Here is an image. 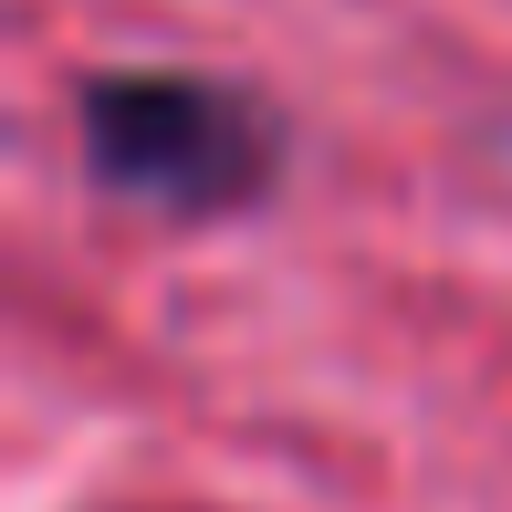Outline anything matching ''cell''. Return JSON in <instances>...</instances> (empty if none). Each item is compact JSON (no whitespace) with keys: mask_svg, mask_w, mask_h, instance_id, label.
<instances>
[{"mask_svg":"<svg viewBox=\"0 0 512 512\" xmlns=\"http://www.w3.org/2000/svg\"><path fill=\"white\" fill-rule=\"evenodd\" d=\"M74 136H84V168L115 199H147L168 220L251 209L283 178V115L251 84L189 74V63H95V74H74Z\"/></svg>","mask_w":512,"mask_h":512,"instance_id":"cell-1","label":"cell"}]
</instances>
